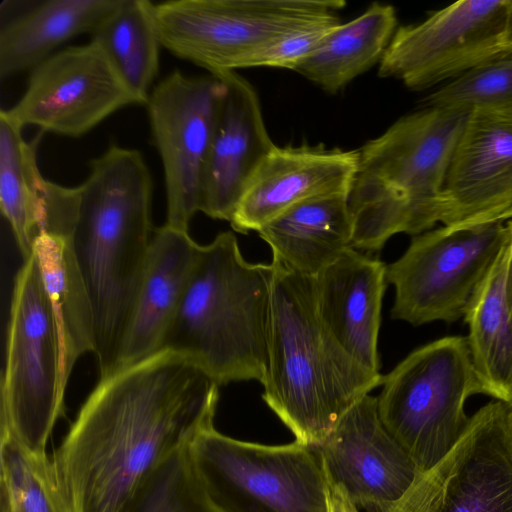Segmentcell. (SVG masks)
I'll use <instances>...</instances> for the list:
<instances>
[{
	"label": "cell",
	"instance_id": "1",
	"mask_svg": "<svg viewBox=\"0 0 512 512\" xmlns=\"http://www.w3.org/2000/svg\"><path fill=\"white\" fill-rule=\"evenodd\" d=\"M219 386L169 350L100 378L52 457L69 512H126L172 453L214 426Z\"/></svg>",
	"mask_w": 512,
	"mask_h": 512
},
{
	"label": "cell",
	"instance_id": "2",
	"mask_svg": "<svg viewBox=\"0 0 512 512\" xmlns=\"http://www.w3.org/2000/svg\"><path fill=\"white\" fill-rule=\"evenodd\" d=\"M71 246L94 314L100 378L116 367L151 246L152 178L142 154L110 145L79 185Z\"/></svg>",
	"mask_w": 512,
	"mask_h": 512
},
{
	"label": "cell",
	"instance_id": "3",
	"mask_svg": "<svg viewBox=\"0 0 512 512\" xmlns=\"http://www.w3.org/2000/svg\"><path fill=\"white\" fill-rule=\"evenodd\" d=\"M268 361L263 400L293 433L318 447L342 416L380 386L383 375L351 357L321 321L315 277L272 259Z\"/></svg>",
	"mask_w": 512,
	"mask_h": 512
},
{
	"label": "cell",
	"instance_id": "4",
	"mask_svg": "<svg viewBox=\"0 0 512 512\" xmlns=\"http://www.w3.org/2000/svg\"><path fill=\"white\" fill-rule=\"evenodd\" d=\"M469 112L425 106L358 149L347 194L352 247L378 251L393 235L439 222V201Z\"/></svg>",
	"mask_w": 512,
	"mask_h": 512
},
{
	"label": "cell",
	"instance_id": "5",
	"mask_svg": "<svg viewBox=\"0 0 512 512\" xmlns=\"http://www.w3.org/2000/svg\"><path fill=\"white\" fill-rule=\"evenodd\" d=\"M272 264L247 262L225 231L201 246L161 350L187 357L219 385L264 381Z\"/></svg>",
	"mask_w": 512,
	"mask_h": 512
},
{
	"label": "cell",
	"instance_id": "6",
	"mask_svg": "<svg viewBox=\"0 0 512 512\" xmlns=\"http://www.w3.org/2000/svg\"><path fill=\"white\" fill-rule=\"evenodd\" d=\"M381 386V421L420 473L439 463L464 433L467 399L485 394L463 336L413 350L383 376Z\"/></svg>",
	"mask_w": 512,
	"mask_h": 512
},
{
	"label": "cell",
	"instance_id": "7",
	"mask_svg": "<svg viewBox=\"0 0 512 512\" xmlns=\"http://www.w3.org/2000/svg\"><path fill=\"white\" fill-rule=\"evenodd\" d=\"M343 0H169L153 3L163 48L217 75L294 32L341 22Z\"/></svg>",
	"mask_w": 512,
	"mask_h": 512
},
{
	"label": "cell",
	"instance_id": "8",
	"mask_svg": "<svg viewBox=\"0 0 512 512\" xmlns=\"http://www.w3.org/2000/svg\"><path fill=\"white\" fill-rule=\"evenodd\" d=\"M64 395L58 328L33 252L14 282L1 381V435L31 452L46 453Z\"/></svg>",
	"mask_w": 512,
	"mask_h": 512
},
{
	"label": "cell",
	"instance_id": "9",
	"mask_svg": "<svg viewBox=\"0 0 512 512\" xmlns=\"http://www.w3.org/2000/svg\"><path fill=\"white\" fill-rule=\"evenodd\" d=\"M189 451L220 512H326V481L314 447L241 441L211 426Z\"/></svg>",
	"mask_w": 512,
	"mask_h": 512
},
{
	"label": "cell",
	"instance_id": "10",
	"mask_svg": "<svg viewBox=\"0 0 512 512\" xmlns=\"http://www.w3.org/2000/svg\"><path fill=\"white\" fill-rule=\"evenodd\" d=\"M512 240V222L465 228L441 226L412 237L403 255L386 267L394 287L393 319L413 326L464 316L477 286Z\"/></svg>",
	"mask_w": 512,
	"mask_h": 512
},
{
	"label": "cell",
	"instance_id": "11",
	"mask_svg": "<svg viewBox=\"0 0 512 512\" xmlns=\"http://www.w3.org/2000/svg\"><path fill=\"white\" fill-rule=\"evenodd\" d=\"M225 94L214 76L191 77L174 70L152 88L146 103L166 188L165 224L188 231L200 212L210 147Z\"/></svg>",
	"mask_w": 512,
	"mask_h": 512
},
{
	"label": "cell",
	"instance_id": "12",
	"mask_svg": "<svg viewBox=\"0 0 512 512\" xmlns=\"http://www.w3.org/2000/svg\"><path fill=\"white\" fill-rule=\"evenodd\" d=\"M387 512H512L507 403L492 400L469 417L450 452Z\"/></svg>",
	"mask_w": 512,
	"mask_h": 512
},
{
	"label": "cell",
	"instance_id": "13",
	"mask_svg": "<svg viewBox=\"0 0 512 512\" xmlns=\"http://www.w3.org/2000/svg\"><path fill=\"white\" fill-rule=\"evenodd\" d=\"M508 0H461L418 24L399 26L378 76L421 91L454 79L505 50Z\"/></svg>",
	"mask_w": 512,
	"mask_h": 512
},
{
	"label": "cell",
	"instance_id": "14",
	"mask_svg": "<svg viewBox=\"0 0 512 512\" xmlns=\"http://www.w3.org/2000/svg\"><path fill=\"white\" fill-rule=\"evenodd\" d=\"M129 105L138 102L91 40L58 50L33 68L21 98L3 111L22 128L80 137Z\"/></svg>",
	"mask_w": 512,
	"mask_h": 512
},
{
	"label": "cell",
	"instance_id": "15",
	"mask_svg": "<svg viewBox=\"0 0 512 512\" xmlns=\"http://www.w3.org/2000/svg\"><path fill=\"white\" fill-rule=\"evenodd\" d=\"M324 476L339 485L356 506L389 511L420 472L383 425L378 399L365 395L315 447Z\"/></svg>",
	"mask_w": 512,
	"mask_h": 512
},
{
	"label": "cell",
	"instance_id": "16",
	"mask_svg": "<svg viewBox=\"0 0 512 512\" xmlns=\"http://www.w3.org/2000/svg\"><path fill=\"white\" fill-rule=\"evenodd\" d=\"M512 219V111L469 114L439 201L450 228Z\"/></svg>",
	"mask_w": 512,
	"mask_h": 512
},
{
	"label": "cell",
	"instance_id": "17",
	"mask_svg": "<svg viewBox=\"0 0 512 512\" xmlns=\"http://www.w3.org/2000/svg\"><path fill=\"white\" fill-rule=\"evenodd\" d=\"M357 160L358 150L276 146L247 184L230 221L232 228L240 233L257 231L297 204L347 195Z\"/></svg>",
	"mask_w": 512,
	"mask_h": 512
},
{
	"label": "cell",
	"instance_id": "18",
	"mask_svg": "<svg viewBox=\"0 0 512 512\" xmlns=\"http://www.w3.org/2000/svg\"><path fill=\"white\" fill-rule=\"evenodd\" d=\"M225 85L206 165L200 212L230 222L264 158L277 146L255 88L235 71L214 75Z\"/></svg>",
	"mask_w": 512,
	"mask_h": 512
},
{
	"label": "cell",
	"instance_id": "19",
	"mask_svg": "<svg viewBox=\"0 0 512 512\" xmlns=\"http://www.w3.org/2000/svg\"><path fill=\"white\" fill-rule=\"evenodd\" d=\"M386 267L351 248L315 277L317 310L324 326L351 357L377 373Z\"/></svg>",
	"mask_w": 512,
	"mask_h": 512
},
{
	"label": "cell",
	"instance_id": "20",
	"mask_svg": "<svg viewBox=\"0 0 512 512\" xmlns=\"http://www.w3.org/2000/svg\"><path fill=\"white\" fill-rule=\"evenodd\" d=\"M201 246L189 236L188 231L166 224L154 232L114 371L160 351L196 266Z\"/></svg>",
	"mask_w": 512,
	"mask_h": 512
},
{
	"label": "cell",
	"instance_id": "21",
	"mask_svg": "<svg viewBox=\"0 0 512 512\" xmlns=\"http://www.w3.org/2000/svg\"><path fill=\"white\" fill-rule=\"evenodd\" d=\"M22 130L0 111V209L25 260L41 235L60 233L65 207L59 184L45 179L38 168L39 136L27 142Z\"/></svg>",
	"mask_w": 512,
	"mask_h": 512
},
{
	"label": "cell",
	"instance_id": "22",
	"mask_svg": "<svg viewBox=\"0 0 512 512\" xmlns=\"http://www.w3.org/2000/svg\"><path fill=\"white\" fill-rule=\"evenodd\" d=\"M118 1H3L0 6V78L31 71L68 40L91 33Z\"/></svg>",
	"mask_w": 512,
	"mask_h": 512
},
{
	"label": "cell",
	"instance_id": "23",
	"mask_svg": "<svg viewBox=\"0 0 512 512\" xmlns=\"http://www.w3.org/2000/svg\"><path fill=\"white\" fill-rule=\"evenodd\" d=\"M256 232L270 246L272 259L310 277L353 248V224L343 194L297 204Z\"/></svg>",
	"mask_w": 512,
	"mask_h": 512
},
{
	"label": "cell",
	"instance_id": "24",
	"mask_svg": "<svg viewBox=\"0 0 512 512\" xmlns=\"http://www.w3.org/2000/svg\"><path fill=\"white\" fill-rule=\"evenodd\" d=\"M512 240L501 250L466 308V336L485 395L512 401V315L506 298V274Z\"/></svg>",
	"mask_w": 512,
	"mask_h": 512
},
{
	"label": "cell",
	"instance_id": "25",
	"mask_svg": "<svg viewBox=\"0 0 512 512\" xmlns=\"http://www.w3.org/2000/svg\"><path fill=\"white\" fill-rule=\"evenodd\" d=\"M397 23L392 5L374 2L356 18L337 24L320 47L293 71L322 90L336 94L379 65Z\"/></svg>",
	"mask_w": 512,
	"mask_h": 512
},
{
	"label": "cell",
	"instance_id": "26",
	"mask_svg": "<svg viewBox=\"0 0 512 512\" xmlns=\"http://www.w3.org/2000/svg\"><path fill=\"white\" fill-rule=\"evenodd\" d=\"M33 252L39 262L58 328L62 385L66 389L78 358L94 350L92 304L71 239L41 235L34 244Z\"/></svg>",
	"mask_w": 512,
	"mask_h": 512
},
{
	"label": "cell",
	"instance_id": "27",
	"mask_svg": "<svg viewBox=\"0 0 512 512\" xmlns=\"http://www.w3.org/2000/svg\"><path fill=\"white\" fill-rule=\"evenodd\" d=\"M90 34L91 40L104 51L138 105H146L158 74L162 47L153 2L119 0Z\"/></svg>",
	"mask_w": 512,
	"mask_h": 512
},
{
	"label": "cell",
	"instance_id": "28",
	"mask_svg": "<svg viewBox=\"0 0 512 512\" xmlns=\"http://www.w3.org/2000/svg\"><path fill=\"white\" fill-rule=\"evenodd\" d=\"M1 512H69L52 458L0 435Z\"/></svg>",
	"mask_w": 512,
	"mask_h": 512
},
{
	"label": "cell",
	"instance_id": "29",
	"mask_svg": "<svg viewBox=\"0 0 512 512\" xmlns=\"http://www.w3.org/2000/svg\"><path fill=\"white\" fill-rule=\"evenodd\" d=\"M426 106L512 111V50L505 49L431 93Z\"/></svg>",
	"mask_w": 512,
	"mask_h": 512
},
{
	"label": "cell",
	"instance_id": "30",
	"mask_svg": "<svg viewBox=\"0 0 512 512\" xmlns=\"http://www.w3.org/2000/svg\"><path fill=\"white\" fill-rule=\"evenodd\" d=\"M126 512H220L205 492L189 444L172 453L147 479Z\"/></svg>",
	"mask_w": 512,
	"mask_h": 512
},
{
	"label": "cell",
	"instance_id": "31",
	"mask_svg": "<svg viewBox=\"0 0 512 512\" xmlns=\"http://www.w3.org/2000/svg\"><path fill=\"white\" fill-rule=\"evenodd\" d=\"M339 23L341 22L324 23L289 34L250 56L243 68L274 67L294 70L320 47Z\"/></svg>",
	"mask_w": 512,
	"mask_h": 512
},
{
	"label": "cell",
	"instance_id": "32",
	"mask_svg": "<svg viewBox=\"0 0 512 512\" xmlns=\"http://www.w3.org/2000/svg\"><path fill=\"white\" fill-rule=\"evenodd\" d=\"M325 481L326 512H358L357 506L339 485L331 482L326 477Z\"/></svg>",
	"mask_w": 512,
	"mask_h": 512
},
{
	"label": "cell",
	"instance_id": "33",
	"mask_svg": "<svg viewBox=\"0 0 512 512\" xmlns=\"http://www.w3.org/2000/svg\"><path fill=\"white\" fill-rule=\"evenodd\" d=\"M505 49L512 50V0H508L505 24Z\"/></svg>",
	"mask_w": 512,
	"mask_h": 512
},
{
	"label": "cell",
	"instance_id": "34",
	"mask_svg": "<svg viewBox=\"0 0 512 512\" xmlns=\"http://www.w3.org/2000/svg\"><path fill=\"white\" fill-rule=\"evenodd\" d=\"M506 298L507 303L512 315V242H511V251H510V257L507 267V274H506Z\"/></svg>",
	"mask_w": 512,
	"mask_h": 512
},
{
	"label": "cell",
	"instance_id": "35",
	"mask_svg": "<svg viewBox=\"0 0 512 512\" xmlns=\"http://www.w3.org/2000/svg\"><path fill=\"white\" fill-rule=\"evenodd\" d=\"M507 414H508L509 427L512 432V401L510 403H507Z\"/></svg>",
	"mask_w": 512,
	"mask_h": 512
},
{
	"label": "cell",
	"instance_id": "36",
	"mask_svg": "<svg viewBox=\"0 0 512 512\" xmlns=\"http://www.w3.org/2000/svg\"><path fill=\"white\" fill-rule=\"evenodd\" d=\"M509 221H511V222H512V219H510Z\"/></svg>",
	"mask_w": 512,
	"mask_h": 512
}]
</instances>
